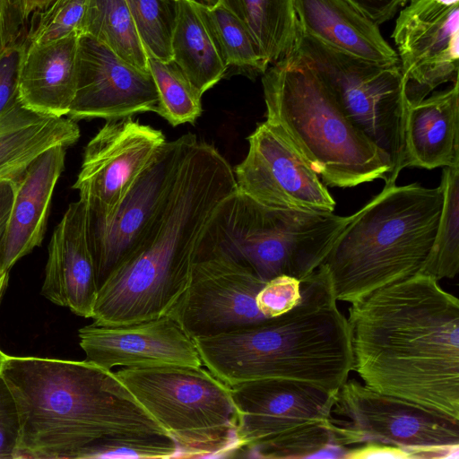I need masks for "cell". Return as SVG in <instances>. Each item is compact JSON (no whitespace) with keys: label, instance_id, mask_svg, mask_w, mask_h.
Listing matches in <instances>:
<instances>
[{"label":"cell","instance_id":"cell-44","mask_svg":"<svg viewBox=\"0 0 459 459\" xmlns=\"http://www.w3.org/2000/svg\"><path fill=\"white\" fill-rule=\"evenodd\" d=\"M7 358V355H5L1 350H0V374L4 366V363Z\"/></svg>","mask_w":459,"mask_h":459},{"label":"cell","instance_id":"cell-1","mask_svg":"<svg viewBox=\"0 0 459 459\" xmlns=\"http://www.w3.org/2000/svg\"><path fill=\"white\" fill-rule=\"evenodd\" d=\"M352 370L369 388L459 420V300L417 273L351 303Z\"/></svg>","mask_w":459,"mask_h":459},{"label":"cell","instance_id":"cell-21","mask_svg":"<svg viewBox=\"0 0 459 459\" xmlns=\"http://www.w3.org/2000/svg\"><path fill=\"white\" fill-rule=\"evenodd\" d=\"M79 37L27 44L18 80V99L23 106L67 117L77 88Z\"/></svg>","mask_w":459,"mask_h":459},{"label":"cell","instance_id":"cell-30","mask_svg":"<svg viewBox=\"0 0 459 459\" xmlns=\"http://www.w3.org/2000/svg\"><path fill=\"white\" fill-rule=\"evenodd\" d=\"M147 65L159 95L156 113L172 126L194 124L203 111V95L173 60L162 61L147 56Z\"/></svg>","mask_w":459,"mask_h":459},{"label":"cell","instance_id":"cell-20","mask_svg":"<svg viewBox=\"0 0 459 459\" xmlns=\"http://www.w3.org/2000/svg\"><path fill=\"white\" fill-rule=\"evenodd\" d=\"M65 151L62 145L48 149L13 183L12 210L0 243V266L4 272L40 246L54 189L65 169Z\"/></svg>","mask_w":459,"mask_h":459},{"label":"cell","instance_id":"cell-24","mask_svg":"<svg viewBox=\"0 0 459 459\" xmlns=\"http://www.w3.org/2000/svg\"><path fill=\"white\" fill-rule=\"evenodd\" d=\"M79 138L76 121L30 109L17 95L0 114V182L14 183L43 152Z\"/></svg>","mask_w":459,"mask_h":459},{"label":"cell","instance_id":"cell-4","mask_svg":"<svg viewBox=\"0 0 459 459\" xmlns=\"http://www.w3.org/2000/svg\"><path fill=\"white\" fill-rule=\"evenodd\" d=\"M300 281L301 300L289 312L194 339L203 366L230 387L278 378L338 391L352 370L347 317L323 267Z\"/></svg>","mask_w":459,"mask_h":459},{"label":"cell","instance_id":"cell-36","mask_svg":"<svg viewBox=\"0 0 459 459\" xmlns=\"http://www.w3.org/2000/svg\"><path fill=\"white\" fill-rule=\"evenodd\" d=\"M25 37L0 52V114L18 95V80L26 51Z\"/></svg>","mask_w":459,"mask_h":459},{"label":"cell","instance_id":"cell-41","mask_svg":"<svg viewBox=\"0 0 459 459\" xmlns=\"http://www.w3.org/2000/svg\"><path fill=\"white\" fill-rule=\"evenodd\" d=\"M14 196V184L10 181L0 182V243L12 210Z\"/></svg>","mask_w":459,"mask_h":459},{"label":"cell","instance_id":"cell-16","mask_svg":"<svg viewBox=\"0 0 459 459\" xmlns=\"http://www.w3.org/2000/svg\"><path fill=\"white\" fill-rule=\"evenodd\" d=\"M247 140V156L233 169L238 192L273 208L334 211L326 186L266 121Z\"/></svg>","mask_w":459,"mask_h":459},{"label":"cell","instance_id":"cell-8","mask_svg":"<svg viewBox=\"0 0 459 459\" xmlns=\"http://www.w3.org/2000/svg\"><path fill=\"white\" fill-rule=\"evenodd\" d=\"M231 388L238 411L230 457L345 458L330 429L335 393L288 379L247 381Z\"/></svg>","mask_w":459,"mask_h":459},{"label":"cell","instance_id":"cell-17","mask_svg":"<svg viewBox=\"0 0 459 459\" xmlns=\"http://www.w3.org/2000/svg\"><path fill=\"white\" fill-rule=\"evenodd\" d=\"M158 91L149 70L134 66L88 34L79 37L75 97L67 117L106 121L157 111Z\"/></svg>","mask_w":459,"mask_h":459},{"label":"cell","instance_id":"cell-39","mask_svg":"<svg viewBox=\"0 0 459 459\" xmlns=\"http://www.w3.org/2000/svg\"><path fill=\"white\" fill-rule=\"evenodd\" d=\"M345 459H410V454L403 447L372 441L349 449Z\"/></svg>","mask_w":459,"mask_h":459},{"label":"cell","instance_id":"cell-42","mask_svg":"<svg viewBox=\"0 0 459 459\" xmlns=\"http://www.w3.org/2000/svg\"><path fill=\"white\" fill-rule=\"evenodd\" d=\"M55 0H21L22 16L27 22L30 17L48 8Z\"/></svg>","mask_w":459,"mask_h":459},{"label":"cell","instance_id":"cell-19","mask_svg":"<svg viewBox=\"0 0 459 459\" xmlns=\"http://www.w3.org/2000/svg\"><path fill=\"white\" fill-rule=\"evenodd\" d=\"M86 219L87 206L82 199L68 205L48 244L41 294L79 316L91 318L99 286Z\"/></svg>","mask_w":459,"mask_h":459},{"label":"cell","instance_id":"cell-29","mask_svg":"<svg viewBox=\"0 0 459 459\" xmlns=\"http://www.w3.org/2000/svg\"><path fill=\"white\" fill-rule=\"evenodd\" d=\"M195 4L228 67L235 66L255 76L266 71L269 65L235 14L220 4L211 6L195 0Z\"/></svg>","mask_w":459,"mask_h":459},{"label":"cell","instance_id":"cell-18","mask_svg":"<svg viewBox=\"0 0 459 459\" xmlns=\"http://www.w3.org/2000/svg\"><path fill=\"white\" fill-rule=\"evenodd\" d=\"M86 360L111 370L116 366H203L196 345L169 315L137 323H92L79 329Z\"/></svg>","mask_w":459,"mask_h":459},{"label":"cell","instance_id":"cell-27","mask_svg":"<svg viewBox=\"0 0 459 459\" xmlns=\"http://www.w3.org/2000/svg\"><path fill=\"white\" fill-rule=\"evenodd\" d=\"M82 34L93 37L129 64L149 70L147 55L126 0H90Z\"/></svg>","mask_w":459,"mask_h":459},{"label":"cell","instance_id":"cell-26","mask_svg":"<svg viewBox=\"0 0 459 459\" xmlns=\"http://www.w3.org/2000/svg\"><path fill=\"white\" fill-rule=\"evenodd\" d=\"M247 27L267 65L293 53L299 33L294 0H219Z\"/></svg>","mask_w":459,"mask_h":459},{"label":"cell","instance_id":"cell-28","mask_svg":"<svg viewBox=\"0 0 459 459\" xmlns=\"http://www.w3.org/2000/svg\"><path fill=\"white\" fill-rule=\"evenodd\" d=\"M443 204L429 255L419 273L439 281L459 271V164L443 168Z\"/></svg>","mask_w":459,"mask_h":459},{"label":"cell","instance_id":"cell-38","mask_svg":"<svg viewBox=\"0 0 459 459\" xmlns=\"http://www.w3.org/2000/svg\"><path fill=\"white\" fill-rule=\"evenodd\" d=\"M378 26L391 20L408 0H347Z\"/></svg>","mask_w":459,"mask_h":459},{"label":"cell","instance_id":"cell-6","mask_svg":"<svg viewBox=\"0 0 459 459\" xmlns=\"http://www.w3.org/2000/svg\"><path fill=\"white\" fill-rule=\"evenodd\" d=\"M262 75L265 121L325 186L386 181L387 155L349 121L309 66L290 56Z\"/></svg>","mask_w":459,"mask_h":459},{"label":"cell","instance_id":"cell-2","mask_svg":"<svg viewBox=\"0 0 459 459\" xmlns=\"http://www.w3.org/2000/svg\"><path fill=\"white\" fill-rule=\"evenodd\" d=\"M236 190L227 160L193 134L149 227L100 286L93 322L117 325L168 315L187 288L206 225Z\"/></svg>","mask_w":459,"mask_h":459},{"label":"cell","instance_id":"cell-13","mask_svg":"<svg viewBox=\"0 0 459 459\" xmlns=\"http://www.w3.org/2000/svg\"><path fill=\"white\" fill-rule=\"evenodd\" d=\"M392 38L406 106L441 84L458 82L459 0H411L396 19Z\"/></svg>","mask_w":459,"mask_h":459},{"label":"cell","instance_id":"cell-15","mask_svg":"<svg viewBox=\"0 0 459 459\" xmlns=\"http://www.w3.org/2000/svg\"><path fill=\"white\" fill-rule=\"evenodd\" d=\"M165 142L160 130L133 117L106 121L85 146L73 186L87 210L112 213Z\"/></svg>","mask_w":459,"mask_h":459},{"label":"cell","instance_id":"cell-40","mask_svg":"<svg viewBox=\"0 0 459 459\" xmlns=\"http://www.w3.org/2000/svg\"><path fill=\"white\" fill-rule=\"evenodd\" d=\"M410 454V459L436 458L458 459L459 444L438 445L405 448Z\"/></svg>","mask_w":459,"mask_h":459},{"label":"cell","instance_id":"cell-14","mask_svg":"<svg viewBox=\"0 0 459 459\" xmlns=\"http://www.w3.org/2000/svg\"><path fill=\"white\" fill-rule=\"evenodd\" d=\"M192 134L166 141L112 213L100 216L87 210V238L99 288L131 255L149 227Z\"/></svg>","mask_w":459,"mask_h":459},{"label":"cell","instance_id":"cell-32","mask_svg":"<svg viewBox=\"0 0 459 459\" xmlns=\"http://www.w3.org/2000/svg\"><path fill=\"white\" fill-rule=\"evenodd\" d=\"M90 0H55L46 10L30 17L25 35L28 45L82 35Z\"/></svg>","mask_w":459,"mask_h":459},{"label":"cell","instance_id":"cell-31","mask_svg":"<svg viewBox=\"0 0 459 459\" xmlns=\"http://www.w3.org/2000/svg\"><path fill=\"white\" fill-rule=\"evenodd\" d=\"M147 56L172 60L178 0H126Z\"/></svg>","mask_w":459,"mask_h":459},{"label":"cell","instance_id":"cell-22","mask_svg":"<svg viewBox=\"0 0 459 459\" xmlns=\"http://www.w3.org/2000/svg\"><path fill=\"white\" fill-rule=\"evenodd\" d=\"M299 29L340 51L380 65H399L379 26L347 0H294Z\"/></svg>","mask_w":459,"mask_h":459},{"label":"cell","instance_id":"cell-5","mask_svg":"<svg viewBox=\"0 0 459 459\" xmlns=\"http://www.w3.org/2000/svg\"><path fill=\"white\" fill-rule=\"evenodd\" d=\"M443 189L385 186L351 215L319 265L336 300L352 303L421 270L431 249Z\"/></svg>","mask_w":459,"mask_h":459},{"label":"cell","instance_id":"cell-11","mask_svg":"<svg viewBox=\"0 0 459 459\" xmlns=\"http://www.w3.org/2000/svg\"><path fill=\"white\" fill-rule=\"evenodd\" d=\"M330 429L336 444L379 442L403 448L459 444V420L377 392L355 379L335 393Z\"/></svg>","mask_w":459,"mask_h":459},{"label":"cell","instance_id":"cell-25","mask_svg":"<svg viewBox=\"0 0 459 459\" xmlns=\"http://www.w3.org/2000/svg\"><path fill=\"white\" fill-rule=\"evenodd\" d=\"M171 51L172 60L202 95L219 82L229 68L195 0H178Z\"/></svg>","mask_w":459,"mask_h":459},{"label":"cell","instance_id":"cell-45","mask_svg":"<svg viewBox=\"0 0 459 459\" xmlns=\"http://www.w3.org/2000/svg\"><path fill=\"white\" fill-rule=\"evenodd\" d=\"M196 1L201 2L207 5H211V6L217 4L219 2V0H196Z\"/></svg>","mask_w":459,"mask_h":459},{"label":"cell","instance_id":"cell-34","mask_svg":"<svg viewBox=\"0 0 459 459\" xmlns=\"http://www.w3.org/2000/svg\"><path fill=\"white\" fill-rule=\"evenodd\" d=\"M300 280L281 274L265 282L257 295V307L266 318L289 312L301 300Z\"/></svg>","mask_w":459,"mask_h":459},{"label":"cell","instance_id":"cell-9","mask_svg":"<svg viewBox=\"0 0 459 459\" xmlns=\"http://www.w3.org/2000/svg\"><path fill=\"white\" fill-rule=\"evenodd\" d=\"M179 448V458L230 457L238 411L231 388L203 366L123 367L114 372Z\"/></svg>","mask_w":459,"mask_h":459},{"label":"cell","instance_id":"cell-37","mask_svg":"<svg viewBox=\"0 0 459 459\" xmlns=\"http://www.w3.org/2000/svg\"><path fill=\"white\" fill-rule=\"evenodd\" d=\"M25 23L21 0H0V52L22 38Z\"/></svg>","mask_w":459,"mask_h":459},{"label":"cell","instance_id":"cell-12","mask_svg":"<svg viewBox=\"0 0 459 459\" xmlns=\"http://www.w3.org/2000/svg\"><path fill=\"white\" fill-rule=\"evenodd\" d=\"M265 282L199 240L187 288L168 315L193 339L247 327L267 319L257 307Z\"/></svg>","mask_w":459,"mask_h":459},{"label":"cell","instance_id":"cell-33","mask_svg":"<svg viewBox=\"0 0 459 459\" xmlns=\"http://www.w3.org/2000/svg\"><path fill=\"white\" fill-rule=\"evenodd\" d=\"M82 458H179V448L167 435L117 436L98 442Z\"/></svg>","mask_w":459,"mask_h":459},{"label":"cell","instance_id":"cell-35","mask_svg":"<svg viewBox=\"0 0 459 459\" xmlns=\"http://www.w3.org/2000/svg\"><path fill=\"white\" fill-rule=\"evenodd\" d=\"M20 431L15 400L0 374V459L17 458Z\"/></svg>","mask_w":459,"mask_h":459},{"label":"cell","instance_id":"cell-3","mask_svg":"<svg viewBox=\"0 0 459 459\" xmlns=\"http://www.w3.org/2000/svg\"><path fill=\"white\" fill-rule=\"evenodd\" d=\"M20 418L17 458H82L102 439L167 435L111 370L91 361L7 356Z\"/></svg>","mask_w":459,"mask_h":459},{"label":"cell","instance_id":"cell-7","mask_svg":"<svg viewBox=\"0 0 459 459\" xmlns=\"http://www.w3.org/2000/svg\"><path fill=\"white\" fill-rule=\"evenodd\" d=\"M350 219L266 206L236 190L218 206L200 240L264 281L281 274L302 281L322 264Z\"/></svg>","mask_w":459,"mask_h":459},{"label":"cell","instance_id":"cell-10","mask_svg":"<svg viewBox=\"0 0 459 459\" xmlns=\"http://www.w3.org/2000/svg\"><path fill=\"white\" fill-rule=\"evenodd\" d=\"M291 56L309 66L349 121L388 157L385 186L404 169L406 102L399 65H380L340 51L302 31Z\"/></svg>","mask_w":459,"mask_h":459},{"label":"cell","instance_id":"cell-23","mask_svg":"<svg viewBox=\"0 0 459 459\" xmlns=\"http://www.w3.org/2000/svg\"><path fill=\"white\" fill-rule=\"evenodd\" d=\"M459 164V82L417 104L404 119V168Z\"/></svg>","mask_w":459,"mask_h":459},{"label":"cell","instance_id":"cell-43","mask_svg":"<svg viewBox=\"0 0 459 459\" xmlns=\"http://www.w3.org/2000/svg\"><path fill=\"white\" fill-rule=\"evenodd\" d=\"M9 273L4 272L0 266V300L8 283Z\"/></svg>","mask_w":459,"mask_h":459}]
</instances>
